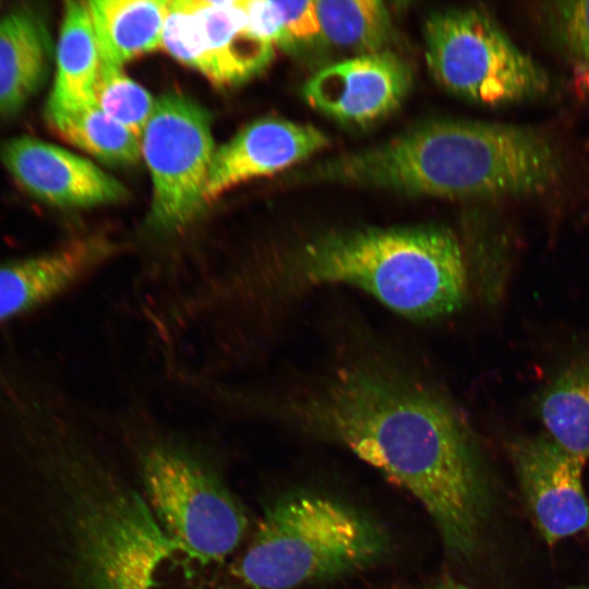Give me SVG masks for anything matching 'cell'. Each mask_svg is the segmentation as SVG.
<instances>
[{"mask_svg": "<svg viewBox=\"0 0 589 589\" xmlns=\"http://www.w3.org/2000/svg\"><path fill=\"white\" fill-rule=\"evenodd\" d=\"M205 404L341 445L414 497L449 553L474 549L486 507L477 444L449 395L406 361L352 348L312 375L214 381Z\"/></svg>", "mask_w": 589, "mask_h": 589, "instance_id": "1", "label": "cell"}, {"mask_svg": "<svg viewBox=\"0 0 589 589\" xmlns=\"http://www.w3.org/2000/svg\"><path fill=\"white\" fill-rule=\"evenodd\" d=\"M469 280L467 253L449 229L366 227L202 257L173 306L203 358L240 374L266 365L294 310L315 289H358L406 318L434 321L464 305Z\"/></svg>", "mask_w": 589, "mask_h": 589, "instance_id": "2", "label": "cell"}, {"mask_svg": "<svg viewBox=\"0 0 589 589\" xmlns=\"http://www.w3.org/2000/svg\"><path fill=\"white\" fill-rule=\"evenodd\" d=\"M566 172L562 148L537 128L440 120L327 160L311 175L411 195L495 199L544 194Z\"/></svg>", "mask_w": 589, "mask_h": 589, "instance_id": "3", "label": "cell"}, {"mask_svg": "<svg viewBox=\"0 0 589 589\" xmlns=\"http://www.w3.org/2000/svg\"><path fill=\"white\" fill-rule=\"evenodd\" d=\"M105 409L136 445L148 504L165 532L194 560H224L242 540L247 517L200 452L166 431L137 389Z\"/></svg>", "mask_w": 589, "mask_h": 589, "instance_id": "4", "label": "cell"}, {"mask_svg": "<svg viewBox=\"0 0 589 589\" xmlns=\"http://www.w3.org/2000/svg\"><path fill=\"white\" fill-rule=\"evenodd\" d=\"M387 539L368 516L321 494L284 497L261 518L239 575L256 589H292L375 563Z\"/></svg>", "mask_w": 589, "mask_h": 589, "instance_id": "5", "label": "cell"}, {"mask_svg": "<svg viewBox=\"0 0 589 589\" xmlns=\"http://www.w3.org/2000/svg\"><path fill=\"white\" fill-rule=\"evenodd\" d=\"M423 33L429 70L457 96L500 106L536 100L552 91L550 74L482 9L433 12Z\"/></svg>", "mask_w": 589, "mask_h": 589, "instance_id": "6", "label": "cell"}, {"mask_svg": "<svg viewBox=\"0 0 589 589\" xmlns=\"http://www.w3.org/2000/svg\"><path fill=\"white\" fill-rule=\"evenodd\" d=\"M72 522L92 589H156L160 567L180 550L136 493L81 502Z\"/></svg>", "mask_w": 589, "mask_h": 589, "instance_id": "7", "label": "cell"}, {"mask_svg": "<svg viewBox=\"0 0 589 589\" xmlns=\"http://www.w3.org/2000/svg\"><path fill=\"white\" fill-rule=\"evenodd\" d=\"M513 459L530 513L543 540L553 545L589 527L582 482L586 461L549 435L518 440Z\"/></svg>", "mask_w": 589, "mask_h": 589, "instance_id": "8", "label": "cell"}, {"mask_svg": "<svg viewBox=\"0 0 589 589\" xmlns=\"http://www.w3.org/2000/svg\"><path fill=\"white\" fill-rule=\"evenodd\" d=\"M411 83L409 65L384 50L325 67L306 81L302 94L311 107L338 121L365 124L396 110Z\"/></svg>", "mask_w": 589, "mask_h": 589, "instance_id": "9", "label": "cell"}, {"mask_svg": "<svg viewBox=\"0 0 589 589\" xmlns=\"http://www.w3.org/2000/svg\"><path fill=\"white\" fill-rule=\"evenodd\" d=\"M122 251V244L104 235H88L46 253L0 264V321L64 296Z\"/></svg>", "mask_w": 589, "mask_h": 589, "instance_id": "10", "label": "cell"}, {"mask_svg": "<svg viewBox=\"0 0 589 589\" xmlns=\"http://www.w3.org/2000/svg\"><path fill=\"white\" fill-rule=\"evenodd\" d=\"M5 168L36 197L62 207H89L124 199L125 188L92 161L57 145L21 136L1 149Z\"/></svg>", "mask_w": 589, "mask_h": 589, "instance_id": "11", "label": "cell"}, {"mask_svg": "<svg viewBox=\"0 0 589 589\" xmlns=\"http://www.w3.org/2000/svg\"><path fill=\"white\" fill-rule=\"evenodd\" d=\"M328 145L316 127L279 118L259 119L214 153L205 200L207 205L227 190L253 178L281 171Z\"/></svg>", "mask_w": 589, "mask_h": 589, "instance_id": "12", "label": "cell"}, {"mask_svg": "<svg viewBox=\"0 0 589 589\" xmlns=\"http://www.w3.org/2000/svg\"><path fill=\"white\" fill-rule=\"evenodd\" d=\"M194 14L216 85L241 82L263 70L274 56V46L249 27L243 0H188Z\"/></svg>", "mask_w": 589, "mask_h": 589, "instance_id": "13", "label": "cell"}, {"mask_svg": "<svg viewBox=\"0 0 589 589\" xmlns=\"http://www.w3.org/2000/svg\"><path fill=\"white\" fill-rule=\"evenodd\" d=\"M51 52L44 21L28 9L0 20V113H13L41 85Z\"/></svg>", "mask_w": 589, "mask_h": 589, "instance_id": "14", "label": "cell"}, {"mask_svg": "<svg viewBox=\"0 0 589 589\" xmlns=\"http://www.w3.org/2000/svg\"><path fill=\"white\" fill-rule=\"evenodd\" d=\"M99 64L100 56L87 2H67L47 115L72 111L94 103Z\"/></svg>", "mask_w": 589, "mask_h": 589, "instance_id": "15", "label": "cell"}, {"mask_svg": "<svg viewBox=\"0 0 589 589\" xmlns=\"http://www.w3.org/2000/svg\"><path fill=\"white\" fill-rule=\"evenodd\" d=\"M166 0H93L87 7L100 60L121 65L161 46Z\"/></svg>", "mask_w": 589, "mask_h": 589, "instance_id": "16", "label": "cell"}, {"mask_svg": "<svg viewBox=\"0 0 589 589\" xmlns=\"http://www.w3.org/2000/svg\"><path fill=\"white\" fill-rule=\"evenodd\" d=\"M538 413L546 435L568 453L589 459V359L551 380L538 398Z\"/></svg>", "mask_w": 589, "mask_h": 589, "instance_id": "17", "label": "cell"}, {"mask_svg": "<svg viewBox=\"0 0 589 589\" xmlns=\"http://www.w3.org/2000/svg\"><path fill=\"white\" fill-rule=\"evenodd\" d=\"M48 118L67 142L106 164L128 166L141 158V140L107 116L95 101Z\"/></svg>", "mask_w": 589, "mask_h": 589, "instance_id": "18", "label": "cell"}, {"mask_svg": "<svg viewBox=\"0 0 589 589\" xmlns=\"http://www.w3.org/2000/svg\"><path fill=\"white\" fill-rule=\"evenodd\" d=\"M322 37L329 43L361 52L386 50L392 37L389 11L377 0H316Z\"/></svg>", "mask_w": 589, "mask_h": 589, "instance_id": "19", "label": "cell"}, {"mask_svg": "<svg viewBox=\"0 0 589 589\" xmlns=\"http://www.w3.org/2000/svg\"><path fill=\"white\" fill-rule=\"evenodd\" d=\"M538 23L578 82L589 86V0L543 1Z\"/></svg>", "mask_w": 589, "mask_h": 589, "instance_id": "20", "label": "cell"}, {"mask_svg": "<svg viewBox=\"0 0 589 589\" xmlns=\"http://www.w3.org/2000/svg\"><path fill=\"white\" fill-rule=\"evenodd\" d=\"M94 100L107 116L140 140L156 101L124 73L121 65L103 60L94 86Z\"/></svg>", "mask_w": 589, "mask_h": 589, "instance_id": "21", "label": "cell"}, {"mask_svg": "<svg viewBox=\"0 0 589 589\" xmlns=\"http://www.w3.org/2000/svg\"><path fill=\"white\" fill-rule=\"evenodd\" d=\"M289 45L322 36L314 1H274Z\"/></svg>", "mask_w": 589, "mask_h": 589, "instance_id": "22", "label": "cell"}, {"mask_svg": "<svg viewBox=\"0 0 589 589\" xmlns=\"http://www.w3.org/2000/svg\"><path fill=\"white\" fill-rule=\"evenodd\" d=\"M250 29L274 47L290 46L279 12L271 0H243Z\"/></svg>", "mask_w": 589, "mask_h": 589, "instance_id": "23", "label": "cell"}, {"mask_svg": "<svg viewBox=\"0 0 589 589\" xmlns=\"http://www.w3.org/2000/svg\"><path fill=\"white\" fill-rule=\"evenodd\" d=\"M429 589H476L454 579H442L429 585ZM573 589H589V585Z\"/></svg>", "mask_w": 589, "mask_h": 589, "instance_id": "24", "label": "cell"}]
</instances>
